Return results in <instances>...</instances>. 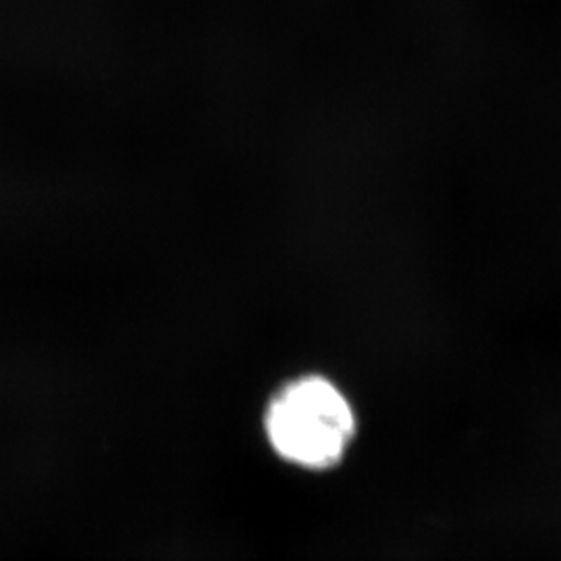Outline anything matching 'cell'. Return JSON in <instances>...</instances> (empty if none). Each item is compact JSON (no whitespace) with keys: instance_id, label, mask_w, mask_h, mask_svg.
Listing matches in <instances>:
<instances>
[{"instance_id":"cell-1","label":"cell","mask_w":561,"mask_h":561,"mask_svg":"<svg viewBox=\"0 0 561 561\" xmlns=\"http://www.w3.org/2000/svg\"><path fill=\"white\" fill-rule=\"evenodd\" d=\"M266 435L283 460L321 470L345 454L354 437V412L333 382L301 377L271 401Z\"/></svg>"}]
</instances>
